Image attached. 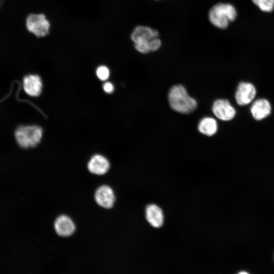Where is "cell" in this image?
Here are the masks:
<instances>
[{
    "instance_id": "obj_4",
    "label": "cell",
    "mask_w": 274,
    "mask_h": 274,
    "mask_svg": "<svg viewBox=\"0 0 274 274\" xmlns=\"http://www.w3.org/2000/svg\"><path fill=\"white\" fill-rule=\"evenodd\" d=\"M158 37V32L156 30L145 26L136 27L131 35V39L134 43L135 49L144 54L150 52V41Z\"/></svg>"
},
{
    "instance_id": "obj_9",
    "label": "cell",
    "mask_w": 274,
    "mask_h": 274,
    "mask_svg": "<svg viewBox=\"0 0 274 274\" xmlns=\"http://www.w3.org/2000/svg\"><path fill=\"white\" fill-rule=\"evenodd\" d=\"M110 167L109 160L104 156L96 154L91 156L87 163L88 170L95 175L105 174Z\"/></svg>"
},
{
    "instance_id": "obj_10",
    "label": "cell",
    "mask_w": 274,
    "mask_h": 274,
    "mask_svg": "<svg viewBox=\"0 0 274 274\" xmlns=\"http://www.w3.org/2000/svg\"><path fill=\"white\" fill-rule=\"evenodd\" d=\"M54 226L57 234L63 237L71 235L76 230V225L73 220L66 215H61L57 217Z\"/></svg>"
},
{
    "instance_id": "obj_5",
    "label": "cell",
    "mask_w": 274,
    "mask_h": 274,
    "mask_svg": "<svg viewBox=\"0 0 274 274\" xmlns=\"http://www.w3.org/2000/svg\"><path fill=\"white\" fill-rule=\"evenodd\" d=\"M26 24L29 31L38 37H45L50 31V22L43 14L29 15L26 19Z\"/></svg>"
},
{
    "instance_id": "obj_6",
    "label": "cell",
    "mask_w": 274,
    "mask_h": 274,
    "mask_svg": "<svg viewBox=\"0 0 274 274\" xmlns=\"http://www.w3.org/2000/svg\"><path fill=\"white\" fill-rule=\"evenodd\" d=\"M94 199L96 203L100 207L106 209H110L115 203L116 196L113 189L110 186L102 185L95 190Z\"/></svg>"
},
{
    "instance_id": "obj_8",
    "label": "cell",
    "mask_w": 274,
    "mask_h": 274,
    "mask_svg": "<svg viewBox=\"0 0 274 274\" xmlns=\"http://www.w3.org/2000/svg\"><path fill=\"white\" fill-rule=\"evenodd\" d=\"M256 94L254 86L249 82L239 83L235 95L236 103L239 106H245L251 102Z\"/></svg>"
},
{
    "instance_id": "obj_13",
    "label": "cell",
    "mask_w": 274,
    "mask_h": 274,
    "mask_svg": "<svg viewBox=\"0 0 274 274\" xmlns=\"http://www.w3.org/2000/svg\"><path fill=\"white\" fill-rule=\"evenodd\" d=\"M271 110L269 102L264 98L257 99L251 107V114L253 118L257 120H260L267 117L270 114Z\"/></svg>"
},
{
    "instance_id": "obj_2",
    "label": "cell",
    "mask_w": 274,
    "mask_h": 274,
    "mask_svg": "<svg viewBox=\"0 0 274 274\" xmlns=\"http://www.w3.org/2000/svg\"><path fill=\"white\" fill-rule=\"evenodd\" d=\"M237 16L235 8L231 4L219 3L210 10L209 18L211 23L219 28H226Z\"/></svg>"
},
{
    "instance_id": "obj_1",
    "label": "cell",
    "mask_w": 274,
    "mask_h": 274,
    "mask_svg": "<svg viewBox=\"0 0 274 274\" xmlns=\"http://www.w3.org/2000/svg\"><path fill=\"white\" fill-rule=\"evenodd\" d=\"M168 99L171 108L181 114H190L197 105L196 100L188 94L182 85H174L170 89Z\"/></svg>"
},
{
    "instance_id": "obj_16",
    "label": "cell",
    "mask_w": 274,
    "mask_h": 274,
    "mask_svg": "<svg viewBox=\"0 0 274 274\" xmlns=\"http://www.w3.org/2000/svg\"><path fill=\"white\" fill-rule=\"evenodd\" d=\"M96 76L101 81H106L109 77L110 71L109 68L105 65L98 66L96 71Z\"/></svg>"
},
{
    "instance_id": "obj_12",
    "label": "cell",
    "mask_w": 274,
    "mask_h": 274,
    "mask_svg": "<svg viewBox=\"0 0 274 274\" xmlns=\"http://www.w3.org/2000/svg\"><path fill=\"white\" fill-rule=\"evenodd\" d=\"M23 88L25 92L31 96H39L42 90V82L37 75H29L23 79Z\"/></svg>"
},
{
    "instance_id": "obj_18",
    "label": "cell",
    "mask_w": 274,
    "mask_h": 274,
    "mask_svg": "<svg viewBox=\"0 0 274 274\" xmlns=\"http://www.w3.org/2000/svg\"><path fill=\"white\" fill-rule=\"evenodd\" d=\"M103 89L107 93H111L114 90L113 84L110 82H106L103 84Z\"/></svg>"
},
{
    "instance_id": "obj_17",
    "label": "cell",
    "mask_w": 274,
    "mask_h": 274,
    "mask_svg": "<svg viewBox=\"0 0 274 274\" xmlns=\"http://www.w3.org/2000/svg\"><path fill=\"white\" fill-rule=\"evenodd\" d=\"M161 42L158 38H156L152 39L150 42V51H155L160 47Z\"/></svg>"
},
{
    "instance_id": "obj_15",
    "label": "cell",
    "mask_w": 274,
    "mask_h": 274,
    "mask_svg": "<svg viewBox=\"0 0 274 274\" xmlns=\"http://www.w3.org/2000/svg\"><path fill=\"white\" fill-rule=\"evenodd\" d=\"M252 1L264 12H271L274 8V0H252Z\"/></svg>"
},
{
    "instance_id": "obj_19",
    "label": "cell",
    "mask_w": 274,
    "mask_h": 274,
    "mask_svg": "<svg viewBox=\"0 0 274 274\" xmlns=\"http://www.w3.org/2000/svg\"><path fill=\"white\" fill-rule=\"evenodd\" d=\"M238 274H249V273L246 271H241V272H239Z\"/></svg>"
},
{
    "instance_id": "obj_7",
    "label": "cell",
    "mask_w": 274,
    "mask_h": 274,
    "mask_svg": "<svg viewBox=\"0 0 274 274\" xmlns=\"http://www.w3.org/2000/svg\"><path fill=\"white\" fill-rule=\"evenodd\" d=\"M212 111L217 118L223 121L232 119L236 114L235 109L225 99L215 100L212 106Z\"/></svg>"
},
{
    "instance_id": "obj_11",
    "label": "cell",
    "mask_w": 274,
    "mask_h": 274,
    "mask_svg": "<svg viewBox=\"0 0 274 274\" xmlns=\"http://www.w3.org/2000/svg\"><path fill=\"white\" fill-rule=\"evenodd\" d=\"M145 216L147 221L153 227L159 228L163 224L164 217L163 211L155 204H150L146 207Z\"/></svg>"
},
{
    "instance_id": "obj_14",
    "label": "cell",
    "mask_w": 274,
    "mask_h": 274,
    "mask_svg": "<svg viewBox=\"0 0 274 274\" xmlns=\"http://www.w3.org/2000/svg\"><path fill=\"white\" fill-rule=\"evenodd\" d=\"M199 131L207 136H212L218 130V124L216 120L212 117L202 118L198 125Z\"/></svg>"
},
{
    "instance_id": "obj_3",
    "label": "cell",
    "mask_w": 274,
    "mask_h": 274,
    "mask_svg": "<svg viewBox=\"0 0 274 274\" xmlns=\"http://www.w3.org/2000/svg\"><path fill=\"white\" fill-rule=\"evenodd\" d=\"M42 136L43 129L37 125L21 126L15 131L18 144L24 148L37 146L41 141Z\"/></svg>"
}]
</instances>
